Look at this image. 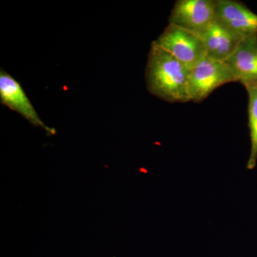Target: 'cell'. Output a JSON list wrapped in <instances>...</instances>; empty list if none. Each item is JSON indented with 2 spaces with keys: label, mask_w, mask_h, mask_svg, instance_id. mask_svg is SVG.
<instances>
[{
  "label": "cell",
  "mask_w": 257,
  "mask_h": 257,
  "mask_svg": "<svg viewBox=\"0 0 257 257\" xmlns=\"http://www.w3.org/2000/svg\"><path fill=\"white\" fill-rule=\"evenodd\" d=\"M215 19V0H177L169 24L201 35Z\"/></svg>",
  "instance_id": "4"
},
{
  "label": "cell",
  "mask_w": 257,
  "mask_h": 257,
  "mask_svg": "<svg viewBox=\"0 0 257 257\" xmlns=\"http://www.w3.org/2000/svg\"><path fill=\"white\" fill-rule=\"evenodd\" d=\"M231 82L237 81L228 64L206 57L190 69L188 80L189 100L202 102L218 87Z\"/></svg>",
  "instance_id": "2"
},
{
  "label": "cell",
  "mask_w": 257,
  "mask_h": 257,
  "mask_svg": "<svg viewBox=\"0 0 257 257\" xmlns=\"http://www.w3.org/2000/svg\"><path fill=\"white\" fill-rule=\"evenodd\" d=\"M190 68L152 42L145 70L147 88L152 95L170 103L189 100Z\"/></svg>",
  "instance_id": "1"
},
{
  "label": "cell",
  "mask_w": 257,
  "mask_h": 257,
  "mask_svg": "<svg viewBox=\"0 0 257 257\" xmlns=\"http://www.w3.org/2000/svg\"><path fill=\"white\" fill-rule=\"evenodd\" d=\"M0 101L34 126L43 128L49 135H55V128L48 127L40 119L20 83L3 69L0 72Z\"/></svg>",
  "instance_id": "5"
},
{
  "label": "cell",
  "mask_w": 257,
  "mask_h": 257,
  "mask_svg": "<svg viewBox=\"0 0 257 257\" xmlns=\"http://www.w3.org/2000/svg\"><path fill=\"white\" fill-rule=\"evenodd\" d=\"M152 42L190 69L207 57L202 37L171 24Z\"/></svg>",
  "instance_id": "3"
},
{
  "label": "cell",
  "mask_w": 257,
  "mask_h": 257,
  "mask_svg": "<svg viewBox=\"0 0 257 257\" xmlns=\"http://www.w3.org/2000/svg\"><path fill=\"white\" fill-rule=\"evenodd\" d=\"M200 37L205 46L207 57L220 62L229 58L243 40L216 19Z\"/></svg>",
  "instance_id": "7"
},
{
  "label": "cell",
  "mask_w": 257,
  "mask_h": 257,
  "mask_svg": "<svg viewBox=\"0 0 257 257\" xmlns=\"http://www.w3.org/2000/svg\"><path fill=\"white\" fill-rule=\"evenodd\" d=\"M243 87L248 93V126L251 143L246 168L253 170L257 163V81L247 83Z\"/></svg>",
  "instance_id": "9"
},
{
  "label": "cell",
  "mask_w": 257,
  "mask_h": 257,
  "mask_svg": "<svg viewBox=\"0 0 257 257\" xmlns=\"http://www.w3.org/2000/svg\"><path fill=\"white\" fill-rule=\"evenodd\" d=\"M225 62L243 86L257 81V35L243 39Z\"/></svg>",
  "instance_id": "8"
},
{
  "label": "cell",
  "mask_w": 257,
  "mask_h": 257,
  "mask_svg": "<svg viewBox=\"0 0 257 257\" xmlns=\"http://www.w3.org/2000/svg\"><path fill=\"white\" fill-rule=\"evenodd\" d=\"M215 19L242 37L257 35V14L235 0H215Z\"/></svg>",
  "instance_id": "6"
}]
</instances>
